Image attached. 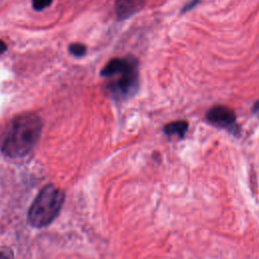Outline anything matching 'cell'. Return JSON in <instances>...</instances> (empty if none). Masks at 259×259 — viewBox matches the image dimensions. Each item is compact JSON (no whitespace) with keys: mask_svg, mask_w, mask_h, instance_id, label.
I'll return each mask as SVG.
<instances>
[{"mask_svg":"<svg viewBox=\"0 0 259 259\" xmlns=\"http://www.w3.org/2000/svg\"><path fill=\"white\" fill-rule=\"evenodd\" d=\"M137 67H139V62L135 57L114 58L103 67L100 75L103 77H112Z\"/></svg>","mask_w":259,"mask_h":259,"instance_id":"5b68a950","label":"cell"},{"mask_svg":"<svg viewBox=\"0 0 259 259\" xmlns=\"http://www.w3.org/2000/svg\"><path fill=\"white\" fill-rule=\"evenodd\" d=\"M199 1H200V0H191L190 2H188V3H187V4L182 8L181 13H185L186 11H188V10L192 9L194 6H196V5L199 3Z\"/></svg>","mask_w":259,"mask_h":259,"instance_id":"8fae6325","label":"cell"},{"mask_svg":"<svg viewBox=\"0 0 259 259\" xmlns=\"http://www.w3.org/2000/svg\"><path fill=\"white\" fill-rule=\"evenodd\" d=\"M188 130V122L182 119L175 120L165 124L163 127L164 133L167 136H177L179 138H183Z\"/></svg>","mask_w":259,"mask_h":259,"instance_id":"52a82bcc","label":"cell"},{"mask_svg":"<svg viewBox=\"0 0 259 259\" xmlns=\"http://www.w3.org/2000/svg\"><path fill=\"white\" fill-rule=\"evenodd\" d=\"M42 128L41 118L32 112L14 116L0 134V151L10 159L27 156L36 145Z\"/></svg>","mask_w":259,"mask_h":259,"instance_id":"6da1fadb","label":"cell"},{"mask_svg":"<svg viewBox=\"0 0 259 259\" xmlns=\"http://www.w3.org/2000/svg\"><path fill=\"white\" fill-rule=\"evenodd\" d=\"M147 0H115L114 9L118 20H124L139 12Z\"/></svg>","mask_w":259,"mask_h":259,"instance_id":"8992f818","label":"cell"},{"mask_svg":"<svg viewBox=\"0 0 259 259\" xmlns=\"http://www.w3.org/2000/svg\"><path fill=\"white\" fill-rule=\"evenodd\" d=\"M64 200L62 189L52 183L45 185L28 209V223L34 228L47 227L58 217Z\"/></svg>","mask_w":259,"mask_h":259,"instance_id":"7a4b0ae2","label":"cell"},{"mask_svg":"<svg viewBox=\"0 0 259 259\" xmlns=\"http://www.w3.org/2000/svg\"><path fill=\"white\" fill-rule=\"evenodd\" d=\"M206 120L214 126L225 128L231 133L238 132L237 117L233 109L225 105L212 106L206 112Z\"/></svg>","mask_w":259,"mask_h":259,"instance_id":"277c9868","label":"cell"},{"mask_svg":"<svg viewBox=\"0 0 259 259\" xmlns=\"http://www.w3.org/2000/svg\"><path fill=\"white\" fill-rule=\"evenodd\" d=\"M69 51L75 57H83L86 54V47L83 44L75 42L70 45Z\"/></svg>","mask_w":259,"mask_h":259,"instance_id":"ba28073f","label":"cell"},{"mask_svg":"<svg viewBox=\"0 0 259 259\" xmlns=\"http://www.w3.org/2000/svg\"><path fill=\"white\" fill-rule=\"evenodd\" d=\"M0 259H14V254L9 247H0Z\"/></svg>","mask_w":259,"mask_h":259,"instance_id":"30bf717a","label":"cell"},{"mask_svg":"<svg viewBox=\"0 0 259 259\" xmlns=\"http://www.w3.org/2000/svg\"><path fill=\"white\" fill-rule=\"evenodd\" d=\"M6 50H7V46H6V44H5L3 40H1V39H0V55H1V54H3Z\"/></svg>","mask_w":259,"mask_h":259,"instance_id":"4fadbf2b","label":"cell"},{"mask_svg":"<svg viewBox=\"0 0 259 259\" xmlns=\"http://www.w3.org/2000/svg\"><path fill=\"white\" fill-rule=\"evenodd\" d=\"M252 112H253L255 115L259 116V100H257V101L253 104V106H252Z\"/></svg>","mask_w":259,"mask_h":259,"instance_id":"7c38bea8","label":"cell"},{"mask_svg":"<svg viewBox=\"0 0 259 259\" xmlns=\"http://www.w3.org/2000/svg\"><path fill=\"white\" fill-rule=\"evenodd\" d=\"M51 3H52V0H32L33 9L37 11H40L46 7L50 6Z\"/></svg>","mask_w":259,"mask_h":259,"instance_id":"9c48e42d","label":"cell"},{"mask_svg":"<svg viewBox=\"0 0 259 259\" xmlns=\"http://www.w3.org/2000/svg\"><path fill=\"white\" fill-rule=\"evenodd\" d=\"M118 78L106 86L110 96L115 100H125L133 97L140 86L138 67L118 74Z\"/></svg>","mask_w":259,"mask_h":259,"instance_id":"3957f363","label":"cell"}]
</instances>
